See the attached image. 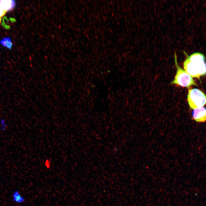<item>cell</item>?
<instances>
[{
	"label": "cell",
	"mask_w": 206,
	"mask_h": 206,
	"mask_svg": "<svg viewBox=\"0 0 206 206\" xmlns=\"http://www.w3.org/2000/svg\"><path fill=\"white\" fill-rule=\"evenodd\" d=\"M189 60L197 67L199 74L201 76L206 75V63L205 58L202 54L197 53L190 56L186 55Z\"/></svg>",
	"instance_id": "3"
},
{
	"label": "cell",
	"mask_w": 206,
	"mask_h": 206,
	"mask_svg": "<svg viewBox=\"0 0 206 206\" xmlns=\"http://www.w3.org/2000/svg\"><path fill=\"white\" fill-rule=\"evenodd\" d=\"M12 199L14 202L17 204L22 203L25 201V198L22 196L18 190H15L13 192Z\"/></svg>",
	"instance_id": "7"
},
{
	"label": "cell",
	"mask_w": 206,
	"mask_h": 206,
	"mask_svg": "<svg viewBox=\"0 0 206 206\" xmlns=\"http://www.w3.org/2000/svg\"><path fill=\"white\" fill-rule=\"evenodd\" d=\"M7 11L0 6V17L4 16Z\"/></svg>",
	"instance_id": "9"
},
{
	"label": "cell",
	"mask_w": 206,
	"mask_h": 206,
	"mask_svg": "<svg viewBox=\"0 0 206 206\" xmlns=\"http://www.w3.org/2000/svg\"><path fill=\"white\" fill-rule=\"evenodd\" d=\"M1 129L3 130V129H4L6 127L5 125V123L4 120H3V119H2L1 120Z\"/></svg>",
	"instance_id": "10"
},
{
	"label": "cell",
	"mask_w": 206,
	"mask_h": 206,
	"mask_svg": "<svg viewBox=\"0 0 206 206\" xmlns=\"http://www.w3.org/2000/svg\"><path fill=\"white\" fill-rule=\"evenodd\" d=\"M16 2L13 0H0V6L7 11H11L15 7Z\"/></svg>",
	"instance_id": "6"
},
{
	"label": "cell",
	"mask_w": 206,
	"mask_h": 206,
	"mask_svg": "<svg viewBox=\"0 0 206 206\" xmlns=\"http://www.w3.org/2000/svg\"><path fill=\"white\" fill-rule=\"evenodd\" d=\"M187 99L190 108L194 110L203 107L206 104V95L197 88L188 90Z\"/></svg>",
	"instance_id": "2"
},
{
	"label": "cell",
	"mask_w": 206,
	"mask_h": 206,
	"mask_svg": "<svg viewBox=\"0 0 206 206\" xmlns=\"http://www.w3.org/2000/svg\"><path fill=\"white\" fill-rule=\"evenodd\" d=\"M1 44L3 46L11 49L12 46V43L9 37H5L0 40Z\"/></svg>",
	"instance_id": "8"
},
{
	"label": "cell",
	"mask_w": 206,
	"mask_h": 206,
	"mask_svg": "<svg viewBox=\"0 0 206 206\" xmlns=\"http://www.w3.org/2000/svg\"><path fill=\"white\" fill-rule=\"evenodd\" d=\"M192 118L197 122H206V108L203 107L194 109L192 112Z\"/></svg>",
	"instance_id": "5"
},
{
	"label": "cell",
	"mask_w": 206,
	"mask_h": 206,
	"mask_svg": "<svg viewBox=\"0 0 206 206\" xmlns=\"http://www.w3.org/2000/svg\"><path fill=\"white\" fill-rule=\"evenodd\" d=\"M185 71L192 77L200 79L201 77L196 66L191 62L187 57L183 63Z\"/></svg>",
	"instance_id": "4"
},
{
	"label": "cell",
	"mask_w": 206,
	"mask_h": 206,
	"mask_svg": "<svg viewBox=\"0 0 206 206\" xmlns=\"http://www.w3.org/2000/svg\"><path fill=\"white\" fill-rule=\"evenodd\" d=\"M174 58L177 70L174 79L171 83L187 88L192 85L197 86L192 77L178 65L177 56L175 53Z\"/></svg>",
	"instance_id": "1"
},
{
	"label": "cell",
	"mask_w": 206,
	"mask_h": 206,
	"mask_svg": "<svg viewBox=\"0 0 206 206\" xmlns=\"http://www.w3.org/2000/svg\"><path fill=\"white\" fill-rule=\"evenodd\" d=\"M1 17H0V23L1 22Z\"/></svg>",
	"instance_id": "11"
}]
</instances>
